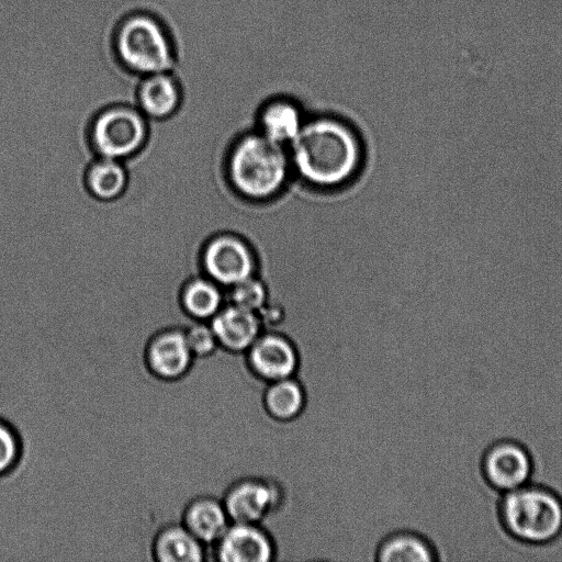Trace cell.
<instances>
[{"label": "cell", "mask_w": 562, "mask_h": 562, "mask_svg": "<svg viewBox=\"0 0 562 562\" xmlns=\"http://www.w3.org/2000/svg\"><path fill=\"white\" fill-rule=\"evenodd\" d=\"M201 262L204 276L225 288L255 276L257 269L251 246L233 233L211 237L203 247Z\"/></svg>", "instance_id": "cell-7"}, {"label": "cell", "mask_w": 562, "mask_h": 562, "mask_svg": "<svg viewBox=\"0 0 562 562\" xmlns=\"http://www.w3.org/2000/svg\"><path fill=\"white\" fill-rule=\"evenodd\" d=\"M220 346L233 351H247L261 335L256 312L225 303L209 321Z\"/></svg>", "instance_id": "cell-12"}, {"label": "cell", "mask_w": 562, "mask_h": 562, "mask_svg": "<svg viewBox=\"0 0 562 562\" xmlns=\"http://www.w3.org/2000/svg\"><path fill=\"white\" fill-rule=\"evenodd\" d=\"M127 170L121 160L97 157L86 172L89 192L99 200L110 201L120 196L127 184Z\"/></svg>", "instance_id": "cell-17"}, {"label": "cell", "mask_w": 562, "mask_h": 562, "mask_svg": "<svg viewBox=\"0 0 562 562\" xmlns=\"http://www.w3.org/2000/svg\"><path fill=\"white\" fill-rule=\"evenodd\" d=\"M247 360L256 374L270 382L292 378L297 367L293 345L273 333H261L247 350Z\"/></svg>", "instance_id": "cell-10"}, {"label": "cell", "mask_w": 562, "mask_h": 562, "mask_svg": "<svg viewBox=\"0 0 562 562\" xmlns=\"http://www.w3.org/2000/svg\"><path fill=\"white\" fill-rule=\"evenodd\" d=\"M21 452L14 429L0 418V476L7 475L16 464Z\"/></svg>", "instance_id": "cell-23"}, {"label": "cell", "mask_w": 562, "mask_h": 562, "mask_svg": "<svg viewBox=\"0 0 562 562\" xmlns=\"http://www.w3.org/2000/svg\"><path fill=\"white\" fill-rule=\"evenodd\" d=\"M273 548L269 537L257 525L231 524L214 546L211 561L272 562Z\"/></svg>", "instance_id": "cell-8"}, {"label": "cell", "mask_w": 562, "mask_h": 562, "mask_svg": "<svg viewBox=\"0 0 562 562\" xmlns=\"http://www.w3.org/2000/svg\"><path fill=\"white\" fill-rule=\"evenodd\" d=\"M304 391L294 378L272 381L265 392L267 411L278 419H291L303 408Z\"/></svg>", "instance_id": "cell-20"}, {"label": "cell", "mask_w": 562, "mask_h": 562, "mask_svg": "<svg viewBox=\"0 0 562 562\" xmlns=\"http://www.w3.org/2000/svg\"><path fill=\"white\" fill-rule=\"evenodd\" d=\"M288 148L297 179L321 190L350 183L364 159L359 133L346 122L329 116L304 122Z\"/></svg>", "instance_id": "cell-1"}, {"label": "cell", "mask_w": 562, "mask_h": 562, "mask_svg": "<svg viewBox=\"0 0 562 562\" xmlns=\"http://www.w3.org/2000/svg\"><path fill=\"white\" fill-rule=\"evenodd\" d=\"M181 304L192 318L210 321L225 304V295L218 284L202 276L184 284Z\"/></svg>", "instance_id": "cell-18"}, {"label": "cell", "mask_w": 562, "mask_h": 562, "mask_svg": "<svg viewBox=\"0 0 562 562\" xmlns=\"http://www.w3.org/2000/svg\"><path fill=\"white\" fill-rule=\"evenodd\" d=\"M279 498L278 491L260 480H243L226 493L223 505L231 524L257 525Z\"/></svg>", "instance_id": "cell-9"}, {"label": "cell", "mask_w": 562, "mask_h": 562, "mask_svg": "<svg viewBox=\"0 0 562 562\" xmlns=\"http://www.w3.org/2000/svg\"><path fill=\"white\" fill-rule=\"evenodd\" d=\"M228 289L225 295V303L256 313L266 304L269 296L266 283L257 274Z\"/></svg>", "instance_id": "cell-21"}, {"label": "cell", "mask_w": 562, "mask_h": 562, "mask_svg": "<svg viewBox=\"0 0 562 562\" xmlns=\"http://www.w3.org/2000/svg\"><path fill=\"white\" fill-rule=\"evenodd\" d=\"M286 148L257 130L239 134L225 161L232 189L252 202H265L279 195L289 183L292 169Z\"/></svg>", "instance_id": "cell-2"}, {"label": "cell", "mask_w": 562, "mask_h": 562, "mask_svg": "<svg viewBox=\"0 0 562 562\" xmlns=\"http://www.w3.org/2000/svg\"><path fill=\"white\" fill-rule=\"evenodd\" d=\"M155 562H204L205 547L182 525L162 528L154 542Z\"/></svg>", "instance_id": "cell-15"}, {"label": "cell", "mask_w": 562, "mask_h": 562, "mask_svg": "<svg viewBox=\"0 0 562 562\" xmlns=\"http://www.w3.org/2000/svg\"><path fill=\"white\" fill-rule=\"evenodd\" d=\"M304 121L299 109L289 102L267 105L258 117V132L268 139L288 147L299 134Z\"/></svg>", "instance_id": "cell-16"}, {"label": "cell", "mask_w": 562, "mask_h": 562, "mask_svg": "<svg viewBox=\"0 0 562 562\" xmlns=\"http://www.w3.org/2000/svg\"><path fill=\"white\" fill-rule=\"evenodd\" d=\"M182 525L205 547L206 561H211L212 550L231 525L222 501L213 497H199L186 508Z\"/></svg>", "instance_id": "cell-13"}, {"label": "cell", "mask_w": 562, "mask_h": 562, "mask_svg": "<svg viewBox=\"0 0 562 562\" xmlns=\"http://www.w3.org/2000/svg\"><path fill=\"white\" fill-rule=\"evenodd\" d=\"M434 548L422 537L411 532L395 533L385 539L378 551L376 562H435Z\"/></svg>", "instance_id": "cell-19"}, {"label": "cell", "mask_w": 562, "mask_h": 562, "mask_svg": "<svg viewBox=\"0 0 562 562\" xmlns=\"http://www.w3.org/2000/svg\"><path fill=\"white\" fill-rule=\"evenodd\" d=\"M89 136L98 157L123 161L143 148L148 136L147 117L136 105H110L93 117Z\"/></svg>", "instance_id": "cell-5"}, {"label": "cell", "mask_w": 562, "mask_h": 562, "mask_svg": "<svg viewBox=\"0 0 562 562\" xmlns=\"http://www.w3.org/2000/svg\"><path fill=\"white\" fill-rule=\"evenodd\" d=\"M184 330L167 329L157 334L149 342L146 359L157 376L175 380L184 375L193 362Z\"/></svg>", "instance_id": "cell-11"}, {"label": "cell", "mask_w": 562, "mask_h": 562, "mask_svg": "<svg viewBox=\"0 0 562 562\" xmlns=\"http://www.w3.org/2000/svg\"><path fill=\"white\" fill-rule=\"evenodd\" d=\"M119 63L140 77L170 71L175 63L171 36L154 14L136 11L124 16L114 33Z\"/></svg>", "instance_id": "cell-4"}, {"label": "cell", "mask_w": 562, "mask_h": 562, "mask_svg": "<svg viewBox=\"0 0 562 562\" xmlns=\"http://www.w3.org/2000/svg\"><path fill=\"white\" fill-rule=\"evenodd\" d=\"M189 349L194 358L211 355L218 347L209 321H198L184 330Z\"/></svg>", "instance_id": "cell-22"}, {"label": "cell", "mask_w": 562, "mask_h": 562, "mask_svg": "<svg viewBox=\"0 0 562 562\" xmlns=\"http://www.w3.org/2000/svg\"><path fill=\"white\" fill-rule=\"evenodd\" d=\"M480 471L486 485L502 495L531 482L535 462L524 443L503 438L484 449Z\"/></svg>", "instance_id": "cell-6"}, {"label": "cell", "mask_w": 562, "mask_h": 562, "mask_svg": "<svg viewBox=\"0 0 562 562\" xmlns=\"http://www.w3.org/2000/svg\"><path fill=\"white\" fill-rule=\"evenodd\" d=\"M181 88L170 72H158L140 78L136 90V106L148 119H165L180 106Z\"/></svg>", "instance_id": "cell-14"}, {"label": "cell", "mask_w": 562, "mask_h": 562, "mask_svg": "<svg viewBox=\"0 0 562 562\" xmlns=\"http://www.w3.org/2000/svg\"><path fill=\"white\" fill-rule=\"evenodd\" d=\"M497 518L515 541L532 547L550 544L562 536V496L547 485L529 482L501 495Z\"/></svg>", "instance_id": "cell-3"}]
</instances>
